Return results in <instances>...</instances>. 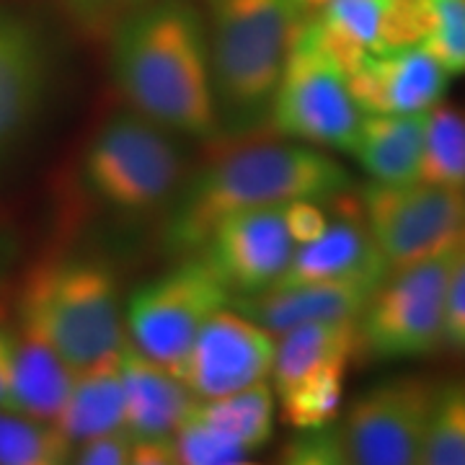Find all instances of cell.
<instances>
[{"mask_svg":"<svg viewBox=\"0 0 465 465\" xmlns=\"http://www.w3.org/2000/svg\"><path fill=\"white\" fill-rule=\"evenodd\" d=\"M450 73L424 45L367 54L347 75L349 94L362 114H421L440 104Z\"/></svg>","mask_w":465,"mask_h":465,"instance_id":"5bb4252c","label":"cell"},{"mask_svg":"<svg viewBox=\"0 0 465 465\" xmlns=\"http://www.w3.org/2000/svg\"><path fill=\"white\" fill-rule=\"evenodd\" d=\"M133 434L127 430L96 434L81 440L73 452V463L81 465H127L133 463Z\"/></svg>","mask_w":465,"mask_h":465,"instance_id":"1f68e13d","label":"cell"},{"mask_svg":"<svg viewBox=\"0 0 465 465\" xmlns=\"http://www.w3.org/2000/svg\"><path fill=\"white\" fill-rule=\"evenodd\" d=\"M50 81L47 42L32 18L0 8V161L26 137Z\"/></svg>","mask_w":465,"mask_h":465,"instance_id":"4fadbf2b","label":"cell"},{"mask_svg":"<svg viewBox=\"0 0 465 465\" xmlns=\"http://www.w3.org/2000/svg\"><path fill=\"white\" fill-rule=\"evenodd\" d=\"M225 305L231 292L213 266L202 253H186L173 269L134 287L124 305L127 339L176 372L202 326Z\"/></svg>","mask_w":465,"mask_h":465,"instance_id":"8992f818","label":"cell"},{"mask_svg":"<svg viewBox=\"0 0 465 465\" xmlns=\"http://www.w3.org/2000/svg\"><path fill=\"white\" fill-rule=\"evenodd\" d=\"M460 246V243H458ZM455 249L393 269L360 316L362 349L381 360L424 357L442 347L445 295Z\"/></svg>","mask_w":465,"mask_h":465,"instance_id":"52a82bcc","label":"cell"},{"mask_svg":"<svg viewBox=\"0 0 465 465\" xmlns=\"http://www.w3.org/2000/svg\"><path fill=\"white\" fill-rule=\"evenodd\" d=\"M419 182L465 189V116L452 106L434 104L427 112Z\"/></svg>","mask_w":465,"mask_h":465,"instance_id":"cb8c5ba5","label":"cell"},{"mask_svg":"<svg viewBox=\"0 0 465 465\" xmlns=\"http://www.w3.org/2000/svg\"><path fill=\"white\" fill-rule=\"evenodd\" d=\"M421 463L465 465V381L437 388Z\"/></svg>","mask_w":465,"mask_h":465,"instance_id":"484cf974","label":"cell"},{"mask_svg":"<svg viewBox=\"0 0 465 465\" xmlns=\"http://www.w3.org/2000/svg\"><path fill=\"white\" fill-rule=\"evenodd\" d=\"M349 362H333L300 378L277 393L282 403V419L292 430H313L331 424L341 409L344 378Z\"/></svg>","mask_w":465,"mask_h":465,"instance_id":"d4e9b609","label":"cell"},{"mask_svg":"<svg viewBox=\"0 0 465 465\" xmlns=\"http://www.w3.org/2000/svg\"><path fill=\"white\" fill-rule=\"evenodd\" d=\"M54 424L78 445L81 440L124 430V385L119 349L75 372Z\"/></svg>","mask_w":465,"mask_h":465,"instance_id":"d6986e66","label":"cell"},{"mask_svg":"<svg viewBox=\"0 0 465 465\" xmlns=\"http://www.w3.org/2000/svg\"><path fill=\"white\" fill-rule=\"evenodd\" d=\"M18 323L39 333L75 372L99 362L124 339L112 269L84 256L36 264L18 295Z\"/></svg>","mask_w":465,"mask_h":465,"instance_id":"277c9868","label":"cell"},{"mask_svg":"<svg viewBox=\"0 0 465 465\" xmlns=\"http://www.w3.org/2000/svg\"><path fill=\"white\" fill-rule=\"evenodd\" d=\"M85 192L119 215H150L171 204L186 179L173 133L137 112L112 116L91 137L81 161Z\"/></svg>","mask_w":465,"mask_h":465,"instance_id":"5b68a950","label":"cell"},{"mask_svg":"<svg viewBox=\"0 0 465 465\" xmlns=\"http://www.w3.org/2000/svg\"><path fill=\"white\" fill-rule=\"evenodd\" d=\"M269 124L302 145L351 153L357 143L362 112L349 94L347 75L300 34L287 52Z\"/></svg>","mask_w":465,"mask_h":465,"instance_id":"9c48e42d","label":"cell"},{"mask_svg":"<svg viewBox=\"0 0 465 465\" xmlns=\"http://www.w3.org/2000/svg\"><path fill=\"white\" fill-rule=\"evenodd\" d=\"M323 3H326V0H295V5H298L302 14H313V11H318Z\"/></svg>","mask_w":465,"mask_h":465,"instance_id":"8d00e7d4","label":"cell"},{"mask_svg":"<svg viewBox=\"0 0 465 465\" xmlns=\"http://www.w3.org/2000/svg\"><path fill=\"white\" fill-rule=\"evenodd\" d=\"M434 396L437 385L419 375H401L367 388L339 421L347 463H421Z\"/></svg>","mask_w":465,"mask_h":465,"instance_id":"30bf717a","label":"cell"},{"mask_svg":"<svg viewBox=\"0 0 465 465\" xmlns=\"http://www.w3.org/2000/svg\"><path fill=\"white\" fill-rule=\"evenodd\" d=\"M432 32L424 47L450 75L465 73V0H430Z\"/></svg>","mask_w":465,"mask_h":465,"instance_id":"f1b7e54d","label":"cell"},{"mask_svg":"<svg viewBox=\"0 0 465 465\" xmlns=\"http://www.w3.org/2000/svg\"><path fill=\"white\" fill-rule=\"evenodd\" d=\"M119 370L124 385V430L133 440L176 432L197 399L182 378L134 347L127 333L119 344Z\"/></svg>","mask_w":465,"mask_h":465,"instance_id":"2e32d148","label":"cell"},{"mask_svg":"<svg viewBox=\"0 0 465 465\" xmlns=\"http://www.w3.org/2000/svg\"><path fill=\"white\" fill-rule=\"evenodd\" d=\"M112 75L133 112L179 137H220L202 11L143 0L112 26Z\"/></svg>","mask_w":465,"mask_h":465,"instance_id":"6da1fadb","label":"cell"},{"mask_svg":"<svg viewBox=\"0 0 465 465\" xmlns=\"http://www.w3.org/2000/svg\"><path fill=\"white\" fill-rule=\"evenodd\" d=\"M75 370L32 329L16 326L14 411L54 421L65 403Z\"/></svg>","mask_w":465,"mask_h":465,"instance_id":"ffe728a7","label":"cell"},{"mask_svg":"<svg viewBox=\"0 0 465 465\" xmlns=\"http://www.w3.org/2000/svg\"><path fill=\"white\" fill-rule=\"evenodd\" d=\"M351 176L311 145L264 143L231 150L182 183L168 210L163 243L173 256L197 253L223 217L295 200L336 202Z\"/></svg>","mask_w":465,"mask_h":465,"instance_id":"7a4b0ae2","label":"cell"},{"mask_svg":"<svg viewBox=\"0 0 465 465\" xmlns=\"http://www.w3.org/2000/svg\"><path fill=\"white\" fill-rule=\"evenodd\" d=\"M365 225L391 272L455 249L465 235V189L434 183H367Z\"/></svg>","mask_w":465,"mask_h":465,"instance_id":"ba28073f","label":"cell"},{"mask_svg":"<svg viewBox=\"0 0 465 465\" xmlns=\"http://www.w3.org/2000/svg\"><path fill=\"white\" fill-rule=\"evenodd\" d=\"M274 349L272 331L225 305L202 326L176 375L197 399H220L266 381L274 365Z\"/></svg>","mask_w":465,"mask_h":465,"instance_id":"8fae6325","label":"cell"},{"mask_svg":"<svg viewBox=\"0 0 465 465\" xmlns=\"http://www.w3.org/2000/svg\"><path fill=\"white\" fill-rule=\"evenodd\" d=\"M463 238H465V235H463Z\"/></svg>","mask_w":465,"mask_h":465,"instance_id":"74e56055","label":"cell"},{"mask_svg":"<svg viewBox=\"0 0 465 465\" xmlns=\"http://www.w3.org/2000/svg\"><path fill=\"white\" fill-rule=\"evenodd\" d=\"M385 3L388 0H326L313 14L370 54H381Z\"/></svg>","mask_w":465,"mask_h":465,"instance_id":"83f0119b","label":"cell"},{"mask_svg":"<svg viewBox=\"0 0 465 465\" xmlns=\"http://www.w3.org/2000/svg\"><path fill=\"white\" fill-rule=\"evenodd\" d=\"M133 463L134 465L179 463V458H176V445H173V434H168V437H145V440H134Z\"/></svg>","mask_w":465,"mask_h":465,"instance_id":"d590c367","label":"cell"},{"mask_svg":"<svg viewBox=\"0 0 465 465\" xmlns=\"http://www.w3.org/2000/svg\"><path fill=\"white\" fill-rule=\"evenodd\" d=\"M176 458L186 465H241L249 463L251 452L228 434L215 430L204 419L189 411L173 432Z\"/></svg>","mask_w":465,"mask_h":465,"instance_id":"4316f807","label":"cell"},{"mask_svg":"<svg viewBox=\"0 0 465 465\" xmlns=\"http://www.w3.org/2000/svg\"><path fill=\"white\" fill-rule=\"evenodd\" d=\"M60 3L88 32H112L116 21L143 0H60Z\"/></svg>","mask_w":465,"mask_h":465,"instance_id":"d6a6232c","label":"cell"},{"mask_svg":"<svg viewBox=\"0 0 465 465\" xmlns=\"http://www.w3.org/2000/svg\"><path fill=\"white\" fill-rule=\"evenodd\" d=\"M295 241L284 223V204L223 217L197 253L213 266L231 298L269 290L284 274Z\"/></svg>","mask_w":465,"mask_h":465,"instance_id":"7c38bea8","label":"cell"},{"mask_svg":"<svg viewBox=\"0 0 465 465\" xmlns=\"http://www.w3.org/2000/svg\"><path fill=\"white\" fill-rule=\"evenodd\" d=\"M381 284L365 280H329L269 287L253 295L231 298V308L243 313L266 331L284 333L305 323L357 321Z\"/></svg>","mask_w":465,"mask_h":465,"instance_id":"9a60e30c","label":"cell"},{"mask_svg":"<svg viewBox=\"0 0 465 465\" xmlns=\"http://www.w3.org/2000/svg\"><path fill=\"white\" fill-rule=\"evenodd\" d=\"M14 347L16 329L0 321V409L14 411Z\"/></svg>","mask_w":465,"mask_h":465,"instance_id":"e575fe53","label":"cell"},{"mask_svg":"<svg viewBox=\"0 0 465 465\" xmlns=\"http://www.w3.org/2000/svg\"><path fill=\"white\" fill-rule=\"evenodd\" d=\"M284 223H287V231L292 235L295 246H300L326 231L329 217H326V210L321 207V202L295 200L284 204Z\"/></svg>","mask_w":465,"mask_h":465,"instance_id":"836d02e7","label":"cell"},{"mask_svg":"<svg viewBox=\"0 0 465 465\" xmlns=\"http://www.w3.org/2000/svg\"><path fill=\"white\" fill-rule=\"evenodd\" d=\"M442 344L455 354H465V238L455 251V262L450 269Z\"/></svg>","mask_w":465,"mask_h":465,"instance_id":"4dcf8cb0","label":"cell"},{"mask_svg":"<svg viewBox=\"0 0 465 465\" xmlns=\"http://www.w3.org/2000/svg\"><path fill=\"white\" fill-rule=\"evenodd\" d=\"M427 112L421 114H362L351 155L381 183L419 182Z\"/></svg>","mask_w":465,"mask_h":465,"instance_id":"ac0fdd59","label":"cell"},{"mask_svg":"<svg viewBox=\"0 0 465 465\" xmlns=\"http://www.w3.org/2000/svg\"><path fill=\"white\" fill-rule=\"evenodd\" d=\"M280 460L290 465H344L347 455L339 424L331 421L313 430H295Z\"/></svg>","mask_w":465,"mask_h":465,"instance_id":"f546056e","label":"cell"},{"mask_svg":"<svg viewBox=\"0 0 465 465\" xmlns=\"http://www.w3.org/2000/svg\"><path fill=\"white\" fill-rule=\"evenodd\" d=\"M192 411L228 434L251 455L266 448L274 434V393L266 381L246 385L220 399L194 401Z\"/></svg>","mask_w":465,"mask_h":465,"instance_id":"7402d4cb","label":"cell"},{"mask_svg":"<svg viewBox=\"0 0 465 465\" xmlns=\"http://www.w3.org/2000/svg\"><path fill=\"white\" fill-rule=\"evenodd\" d=\"M391 274L367 225L357 217H339L318 238L300 243L284 274L272 287L329 280H365L381 284Z\"/></svg>","mask_w":465,"mask_h":465,"instance_id":"e0dca14e","label":"cell"},{"mask_svg":"<svg viewBox=\"0 0 465 465\" xmlns=\"http://www.w3.org/2000/svg\"><path fill=\"white\" fill-rule=\"evenodd\" d=\"M220 134L251 137L269 124L302 11L295 0H202Z\"/></svg>","mask_w":465,"mask_h":465,"instance_id":"3957f363","label":"cell"},{"mask_svg":"<svg viewBox=\"0 0 465 465\" xmlns=\"http://www.w3.org/2000/svg\"><path fill=\"white\" fill-rule=\"evenodd\" d=\"M280 336L282 339L277 341L274 365H272L274 393L290 388L292 382H298L300 378L316 372L321 367L333 362H351L362 349L360 318L305 323Z\"/></svg>","mask_w":465,"mask_h":465,"instance_id":"44dd1931","label":"cell"},{"mask_svg":"<svg viewBox=\"0 0 465 465\" xmlns=\"http://www.w3.org/2000/svg\"><path fill=\"white\" fill-rule=\"evenodd\" d=\"M75 442L54 421L0 409V465L73 463Z\"/></svg>","mask_w":465,"mask_h":465,"instance_id":"603a6c76","label":"cell"}]
</instances>
